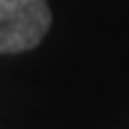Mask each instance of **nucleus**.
<instances>
[{"mask_svg":"<svg viewBox=\"0 0 129 129\" xmlns=\"http://www.w3.org/2000/svg\"><path fill=\"white\" fill-rule=\"evenodd\" d=\"M50 29L45 0H0V53L29 50Z\"/></svg>","mask_w":129,"mask_h":129,"instance_id":"obj_1","label":"nucleus"}]
</instances>
